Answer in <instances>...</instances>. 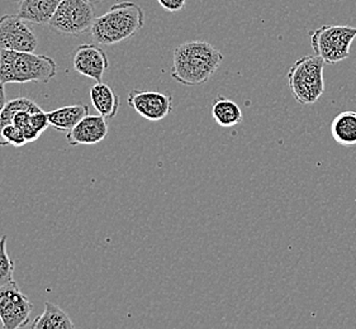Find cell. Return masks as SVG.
Returning <instances> with one entry per match:
<instances>
[{
  "mask_svg": "<svg viewBox=\"0 0 356 329\" xmlns=\"http://www.w3.org/2000/svg\"><path fill=\"white\" fill-rule=\"evenodd\" d=\"M222 61L223 55L211 43H181L174 50L171 78L181 85H203L220 69Z\"/></svg>",
  "mask_w": 356,
  "mask_h": 329,
  "instance_id": "1",
  "label": "cell"
},
{
  "mask_svg": "<svg viewBox=\"0 0 356 329\" xmlns=\"http://www.w3.org/2000/svg\"><path fill=\"white\" fill-rule=\"evenodd\" d=\"M143 26V8L132 1H122L95 18L90 35L99 46H114L137 35Z\"/></svg>",
  "mask_w": 356,
  "mask_h": 329,
  "instance_id": "2",
  "label": "cell"
},
{
  "mask_svg": "<svg viewBox=\"0 0 356 329\" xmlns=\"http://www.w3.org/2000/svg\"><path fill=\"white\" fill-rule=\"evenodd\" d=\"M57 74L54 58L35 52L0 50V80L4 84H47Z\"/></svg>",
  "mask_w": 356,
  "mask_h": 329,
  "instance_id": "3",
  "label": "cell"
},
{
  "mask_svg": "<svg viewBox=\"0 0 356 329\" xmlns=\"http://www.w3.org/2000/svg\"><path fill=\"white\" fill-rule=\"evenodd\" d=\"M325 60L320 56H303L288 71V86L296 101L302 106H312L325 92Z\"/></svg>",
  "mask_w": 356,
  "mask_h": 329,
  "instance_id": "4",
  "label": "cell"
},
{
  "mask_svg": "<svg viewBox=\"0 0 356 329\" xmlns=\"http://www.w3.org/2000/svg\"><path fill=\"white\" fill-rule=\"evenodd\" d=\"M309 35L316 55L326 64L335 65L349 58L351 44L356 38V27L322 26Z\"/></svg>",
  "mask_w": 356,
  "mask_h": 329,
  "instance_id": "5",
  "label": "cell"
},
{
  "mask_svg": "<svg viewBox=\"0 0 356 329\" xmlns=\"http://www.w3.org/2000/svg\"><path fill=\"white\" fill-rule=\"evenodd\" d=\"M95 18L94 4L89 0H61L49 26L58 35L79 37L90 31Z\"/></svg>",
  "mask_w": 356,
  "mask_h": 329,
  "instance_id": "6",
  "label": "cell"
},
{
  "mask_svg": "<svg viewBox=\"0 0 356 329\" xmlns=\"http://www.w3.org/2000/svg\"><path fill=\"white\" fill-rule=\"evenodd\" d=\"M33 304L15 280L0 287V321L3 329H18L29 323Z\"/></svg>",
  "mask_w": 356,
  "mask_h": 329,
  "instance_id": "7",
  "label": "cell"
},
{
  "mask_svg": "<svg viewBox=\"0 0 356 329\" xmlns=\"http://www.w3.org/2000/svg\"><path fill=\"white\" fill-rule=\"evenodd\" d=\"M37 46L35 31L18 15L0 17V50L35 52Z\"/></svg>",
  "mask_w": 356,
  "mask_h": 329,
  "instance_id": "8",
  "label": "cell"
},
{
  "mask_svg": "<svg viewBox=\"0 0 356 329\" xmlns=\"http://www.w3.org/2000/svg\"><path fill=\"white\" fill-rule=\"evenodd\" d=\"M127 104L145 119L159 122L172 110V94L135 89L129 92Z\"/></svg>",
  "mask_w": 356,
  "mask_h": 329,
  "instance_id": "9",
  "label": "cell"
},
{
  "mask_svg": "<svg viewBox=\"0 0 356 329\" xmlns=\"http://www.w3.org/2000/svg\"><path fill=\"white\" fill-rule=\"evenodd\" d=\"M72 67L81 76L99 83L109 67V60L99 46L84 43L72 53Z\"/></svg>",
  "mask_w": 356,
  "mask_h": 329,
  "instance_id": "10",
  "label": "cell"
},
{
  "mask_svg": "<svg viewBox=\"0 0 356 329\" xmlns=\"http://www.w3.org/2000/svg\"><path fill=\"white\" fill-rule=\"evenodd\" d=\"M108 135L107 119L102 115H88L67 132L66 141L70 146H93L106 140Z\"/></svg>",
  "mask_w": 356,
  "mask_h": 329,
  "instance_id": "11",
  "label": "cell"
},
{
  "mask_svg": "<svg viewBox=\"0 0 356 329\" xmlns=\"http://www.w3.org/2000/svg\"><path fill=\"white\" fill-rule=\"evenodd\" d=\"M61 0H22L18 17L33 24H49Z\"/></svg>",
  "mask_w": 356,
  "mask_h": 329,
  "instance_id": "12",
  "label": "cell"
},
{
  "mask_svg": "<svg viewBox=\"0 0 356 329\" xmlns=\"http://www.w3.org/2000/svg\"><path fill=\"white\" fill-rule=\"evenodd\" d=\"M88 115H89V107L86 103L72 104V106L61 107L47 112L50 127L60 132L72 130Z\"/></svg>",
  "mask_w": 356,
  "mask_h": 329,
  "instance_id": "13",
  "label": "cell"
},
{
  "mask_svg": "<svg viewBox=\"0 0 356 329\" xmlns=\"http://www.w3.org/2000/svg\"><path fill=\"white\" fill-rule=\"evenodd\" d=\"M90 99L95 110L106 119H113L120 110V98L111 86L99 81L90 87Z\"/></svg>",
  "mask_w": 356,
  "mask_h": 329,
  "instance_id": "14",
  "label": "cell"
},
{
  "mask_svg": "<svg viewBox=\"0 0 356 329\" xmlns=\"http://www.w3.org/2000/svg\"><path fill=\"white\" fill-rule=\"evenodd\" d=\"M331 135L340 146H356V112L346 110L336 115L331 123Z\"/></svg>",
  "mask_w": 356,
  "mask_h": 329,
  "instance_id": "15",
  "label": "cell"
},
{
  "mask_svg": "<svg viewBox=\"0 0 356 329\" xmlns=\"http://www.w3.org/2000/svg\"><path fill=\"white\" fill-rule=\"evenodd\" d=\"M31 327L33 329H74L75 324L58 305L46 301L42 314L37 317Z\"/></svg>",
  "mask_w": 356,
  "mask_h": 329,
  "instance_id": "16",
  "label": "cell"
},
{
  "mask_svg": "<svg viewBox=\"0 0 356 329\" xmlns=\"http://www.w3.org/2000/svg\"><path fill=\"white\" fill-rule=\"evenodd\" d=\"M214 122L222 128H231L243 122V112L238 104L225 96H217L212 103Z\"/></svg>",
  "mask_w": 356,
  "mask_h": 329,
  "instance_id": "17",
  "label": "cell"
},
{
  "mask_svg": "<svg viewBox=\"0 0 356 329\" xmlns=\"http://www.w3.org/2000/svg\"><path fill=\"white\" fill-rule=\"evenodd\" d=\"M36 108H38V106L35 101H31L29 98H24V96H19V98H15L13 101H8L7 106L0 113V147H4L3 140H1V129L4 128L8 124L13 123V118L19 110L36 109Z\"/></svg>",
  "mask_w": 356,
  "mask_h": 329,
  "instance_id": "18",
  "label": "cell"
},
{
  "mask_svg": "<svg viewBox=\"0 0 356 329\" xmlns=\"http://www.w3.org/2000/svg\"><path fill=\"white\" fill-rule=\"evenodd\" d=\"M7 244V236L1 237L0 238V287L13 281V273H15V262L8 255Z\"/></svg>",
  "mask_w": 356,
  "mask_h": 329,
  "instance_id": "19",
  "label": "cell"
},
{
  "mask_svg": "<svg viewBox=\"0 0 356 329\" xmlns=\"http://www.w3.org/2000/svg\"><path fill=\"white\" fill-rule=\"evenodd\" d=\"M1 140L4 146L10 144L13 147H23L24 144H29L24 130L15 124H8L1 129Z\"/></svg>",
  "mask_w": 356,
  "mask_h": 329,
  "instance_id": "20",
  "label": "cell"
},
{
  "mask_svg": "<svg viewBox=\"0 0 356 329\" xmlns=\"http://www.w3.org/2000/svg\"><path fill=\"white\" fill-rule=\"evenodd\" d=\"M160 7L169 13H177L186 7V0H157Z\"/></svg>",
  "mask_w": 356,
  "mask_h": 329,
  "instance_id": "21",
  "label": "cell"
},
{
  "mask_svg": "<svg viewBox=\"0 0 356 329\" xmlns=\"http://www.w3.org/2000/svg\"><path fill=\"white\" fill-rule=\"evenodd\" d=\"M6 84L0 80V113H1V110L4 109V107L7 106V95H6Z\"/></svg>",
  "mask_w": 356,
  "mask_h": 329,
  "instance_id": "22",
  "label": "cell"
},
{
  "mask_svg": "<svg viewBox=\"0 0 356 329\" xmlns=\"http://www.w3.org/2000/svg\"><path fill=\"white\" fill-rule=\"evenodd\" d=\"M90 3H93L94 6H97V4H99V3H102L103 0H89Z\"/></svg>",
  "mask_w": 356,
  "mask_h": 329,
  "instance_id": "23",
  "label": "cell"
},
{
  "mask_svg": "<svg viewBox=\"0 0 356 329\" xmlns=\"http://www.w3.org/2000/svg\"><path fill=\"white\" fill-rule=\"evenodd\" d=\"M15 3H21L22 0H13Z\"/></svg>",
  "mask_w": 356,
  "mask_h": 329,
  "instance_id": "24",
  "label": "cell"
}]
</instances>
